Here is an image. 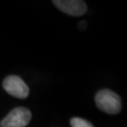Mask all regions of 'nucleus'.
Masks as SVG:
<instances>
[{"label":"nucleus","instance_id":"nucleus-3","mask_svg":"<svg viewBox=\"0 0 127 127\" xmlns=\"http://www.w3.org/2000/svg\"><path fill=\"white\" fill-rule=\"evenodd\" d=\"M3 87L9 94L19 99H25L28 96L29 89L24 80L16 75H9L3 81Z\"/></svg>","mask_w":127,"mask_h":127},{"label":"nucleus","instance_id":"nucleus-4","mask_svg":"<svg viewBox=\"0 0 127 127\" xmlns=\"http://www.w3.org/2000/svg\"><path fill=\"white\" fill-rule=\"evenodd\" d=\"M54 5L62 12L72 16H81L86 13L87 6L84 1L80 0H57L53 1Z\"/></svg>","mask_w":127,"mask_h":127},{"label":"nucleus","instance_id":"nucleus-2","mask_svg":"<svg viewBox=\"0 0 127 127\" xmlns=\"http://www.w3.org/2000/svg\"><path fill=\"white\" fill-rule=\"evenodd\" d=\"M31 120V112L26 107H16L2 121L1 127H26Z\"/></svg>","mask_w":127,"mask_h":127},{"label":"nucleus","instance_id":"nucleus-5","mask_svg":"<svg viewBox=\"0 0 127 127\" xmlns=\"http://www.w3.org/2000/svg\"><path fill=\"white\" fill-rule=\"evenodd\" d=\"M71 125L72 127H94L93 124H91L90 122H88L87 120H84L82 118L74 117L71 120Z\"/></svg>","mask_w":127,"mask_h":127},{"label":"nucleus","instance_id":"nucleus-1","mask_svg":"<svg viewBox=\"0 0 127 127\" xmlns=\"http://www.w3.org/2000/svg\"><path fill=\"white\" fill-rule=\"evenodd\" d=\"M98 108L108 114H118L122 109V101L118 94L110 90H102L95 96Z\"/></svg>","mask_w":127,"mask_h":127}]
</instances>
